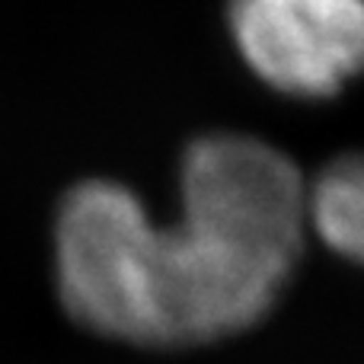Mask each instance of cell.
<instances>
[{
  "label": "cell",
  "mask_w": 364,
  "mask_h": 364,
  "mask_svg": "<svg viewBox=\"0 0 364 364\" xmlns=\"http://www.w3.org/2000/svg\"><path fill=\"white\" fill-rule=\"evenodd\" d=\"M304 188L294 160L250 134L188 147L176 224H154L119 182H77L58 208V297L83 329L141 348L246 333L301 262Z\"/></svg>",
  "instance_id": "6da1fadb"
},
{
  "label": "cell",
  "mask_w": 364,
  "mask_h": 364,
  "mask_svg": "<svg viewBox=\"0 0 364 364\" xmlns=\"http://www.w3.org/2000/svg\"><path fill=\"white\" fill-rule=\"evenodd\" d=\"M243 61L297 100L336 96L364 61L361 0H227Z\"/></svg>",
  "instance_id": "7a4b0ae2"
},
{
  "label": "cell",
  "mask_w": 364,
  "mask_h": 364,
  "mask_svg": "<svg viewBox=\"0 0 364 364\" xmlns=\"http://www.w3.org/2000/svg\"><path fill=\"white\" fill-rule=\"evenodd\" d=\"M304 220L333 252L358 262L364 246V173L355 154L333 160L304 188Z\"/></svg>",
  "instance_id": "3957f363"
}]
</instances>
